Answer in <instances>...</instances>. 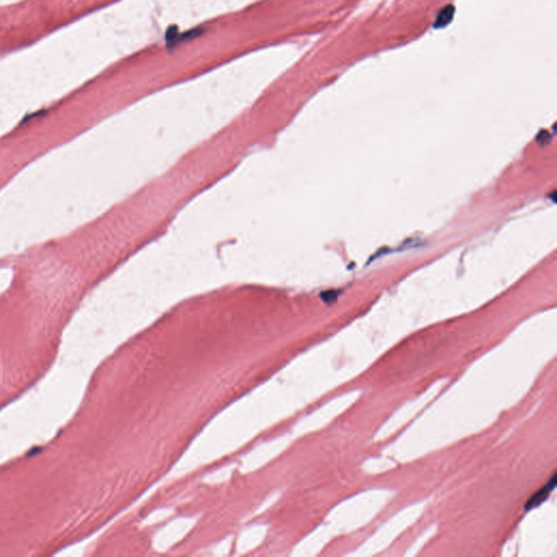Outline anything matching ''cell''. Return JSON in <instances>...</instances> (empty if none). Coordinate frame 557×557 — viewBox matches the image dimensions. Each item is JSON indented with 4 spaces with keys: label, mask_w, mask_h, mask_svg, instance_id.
Returning <instances> with one entry per match:
<instances>
[{
    "label": "cell",
    "mask_w": 557,
    "mask_h": 557,
    "mask_svg": "<svg viewBox=\"0 0 557 557\" xmlns=\"http://www.w3.org/2000/svg\"><path fill=\"white\" fill-rule=\"evenodd\" d=\"M556 483H557V477H556V474H553L552 478L548 480V482L545 484V486L542 487L539 491H536V492L528 500V502L526 503V509L527 510L533 509L541 505L543 502H545L549 494H551L554 491V489L556 488Z\"/></svg>",
    "instance_id": "obj_1"
}]
</instances>
